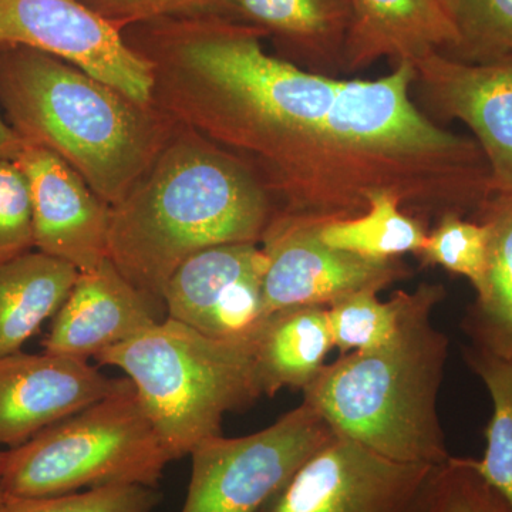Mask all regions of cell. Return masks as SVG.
I'll use <instances>...</instances> for the list:
<instances>
[{
	"instance_id": "obj_1",
	"label": "cell",
	"mask_w": 512,
	"mask_h": 512,
	"mask_svg": "<svg viewBox=\"0 0 512 512\" xmlns=\"http://www.w3.org/2000/svg\"><path fill=\"white\" fill-rule=\"evenodd\" d=\"M153 70V104L242 161L275 214H329L352 185L348 80L266 52L264 32L224 16L123 30Z\"/></svg>"
},
{
	"instance_id": "obj_16",
	"label": "cell",
	"mask_w": 512,
	"mask_h": 512,
	"mask_svg": "<svg viewBox=\"0 0 512 512\" xmlns=\"http://www.w3.org/2000/svg\"><path fill=\"white\" fill-rule=\"evenodd\" d=\"M350 26L342 73H356L382 59L416 62L447 53L460 42L456 19L439 0H349Z\"/></svg>"
},
{
	"instance_id": "obj_17",
	"label": "cell",
	"mask_w": 512,
	"mask_h": 512,
	"mask_svg": "<svg viewBox=\"0 0 512 512\" xmlns=\"http://www.w3.org/2000/svg\"><path fill=\"white\" fill-rule=\"evenodd\" d=\"M222 16L274 37L285 59L302 69L330 77L342 73L349 0H229Z\"/></svg>"
},
{
	"instance_id": "obj_29",
	"label": "cell",
	"mask_w": 512,
	"mask_h": 512,
	"mask_svg": "<svg viewBox=\"0 0 512 512\" xmlns=\"http://www.w3.org/2000/svg\"><path fill=\"white\" fill-rule=\"evenodd\" d=\"M123 32L138 23L188 16L224 15L229 0H80Z\"/></svg>"
},
{
	"instance_id": "obj_4",
	"label": "cell",
	"mask_w": 512,
	"mask_h": 512,
	"mask_svg": "<svg viewBox=\"0 0 512 512\" xmlns=\"http://www.w3.org/2000/svg\"><path fill=\"white\" fill-rule=\"evenodd\" d=\"M399 326L386 345L325 365L303 402L339 437L400 463L439 467L448 454L437 400L448 338L431 315L446 291L421 284L400 291Z\"/></svg>"
},
{
	"instance_id": "obj_31",
	"label": "cell",
	"mask_w": 512,
	"mask_h": 512,
	"mask_svg": "<svg viewBox=\"0 0 512 512\" xmlns=\"http://www.w3.org/2000/svg\"><path fill=\"white\" fill-rule=\"evenodd\" d=\"M439 2L441 3V6H443V8L446 9L454 19H456L457 9L458 6H460L461 0H439Z\"/></svg>"
},
{
	"instance_id": "obj_26",
	"label": "cell",
	"mask_w": 512,
	"mask_h": 512,
	"mask_svg": "<svg viewBox=\"0 0 512 512\" xmlns=\"http://www.w3.org/2000/svg\"><path fill=\"white\" fill-rule=\"evenodd\" d=\"M157 487L109 485L52 497H8L0 512H153L161 503Z\"/></svg>"
},
{
	"instance_id": "obj_21",
	"label": "cell",
	"mask_w": 512,
	"mask_h": 512,
	"mask_svg": "<svg viewBox=\"0 0 512 512\" xmlns=\"http://www.w3.org/2000/svg\"><path fill=\"white\" fill-rule=\"evenodd\" d=\"M318 232L330 248L373 261H390L417 254L429 231L423 221L404 211L393 195L379 194L370 200L365 214L320 222Z\"/></svg>"
},
{
	"instance_id": "obj_24",
	"label": "cell",
	"mask_w": 512,
	"mask_h": 512,
	"mask_svg": "<svg viewBox=\"0 0 512 512\" xmlns=\"http://www.w3.org/2000/svg\"><path fill=\"white\" fill-rule=\"evenodd\" d=\"M490 232L484 222L446 214L427 232L417 256L424 265L441 266L451 274L464 276L476 289H483L488 265Z\"/></svg>"
},
{
	"instance_id": "obj_9",
	"label": "cell",
	"mask_w": 512,
	"mask_h": 512,
	"mask_svg": "<svg viewBox=\"0 0 512 512\" xmlns=\"http://www.w3.org/2000/svg\"><path fill=\"white\" fill-rule=\"evenodd\" d=\"M0 46L59 57L140 104H153L151 64L80 0H0Z\"/></svg>"
},
{
	"instance_id": "obj_22",
	"label": "cell",
	"mask_w": 512,
	"mask_h": 512,
	"mask_svg": "<svg viewBox=\"0 0 512 512\" xmlns=\"http://www.w3.org/2000/svg\"><path fill=\"white\" fill-rule=\"evenodd\" d=\"M464 356L468 366L483 380L493 402V416L485 430L484 457L471 458V463L512 512V359L491 355L474 346L464 350Z\"/></svg>"
},
{
	"instance_id": "obj_20",
	"label": "cell",
	"mask_w": 512,
	"mask_h": 512,
	"mask_svg": "<svg viewBox=\"0 0 512 512\" xmlns=\"http://www.w3.org/2000/svg\"><path fill=\"white\" fill-rule=\"evenodd\" d=\"M474 220L490 232L487 275L466 318L474 348L512 359V192L495 194Z\"/></svg>"
},
{
	"instance_id": "obj_3",
	"label": "cell",
	"mask_w": 512,
	"mask_h": 512,
	"mask_svg": "<svg viewBox=\"0 0 512 512\" xmlns=\"http://www.w3.org/2000/svg\"><path fill=\"white\" fill-rule=\"evenodd\" d=\"M0 107L26 143L53 151L113 207L173 136L177 121L59 57L0 46Z\"/></svg>"
},
{
	"instance_id": "obj_14",
	"label": "cell",
	"mask_w": 512,
	"mask_h": 512,
	"mask_svg": "<svg viewBox=\"0 0 512 512\" xmlns=\"http://www.w3.org/2000/svg\"><path fill=\"white\" fill-rule=\"evenodd\" d=\"M128 383V377H107L89 362L45 350L0 357V446H22Z\"/></svg>"
},
{
	"instance_id": "obj_11",
	"label": "cell",
	"mask_w": 512,
	"mask_h": 512,
	"mask_svg": "<svg viewBox=\"0 0 512 512\" xmlns=\"http://www.w3.org/2000/svg\"><path fill=\"white\" fill-rule=\"evenodd\" d=\"M413 66L412 93L426 116L470 127L487 160L491 194L512 192V56L467 63L431 52Z\"/></svg>"
},
{
	"instance_id": "obj_2",
	"label": "cell",
	"mask_w": 512,
	"mask_h": 512,
	"mask_svg": "<svg viewBox=\"0 0 512 512\" xmlns=\"http://www.w3.org/2000/svg\"><path fill=\"white\" fill-rule=\"evenodd\" d=\"M275 211L247 165L178 123L156 160L110 207L107 258L164 302L178 266L202 249L261 244Z\"/></svg>"
},
{
	"instance_id": "obj_5",
	"label": "cell",
	"mask_w": 512,
	"mask_h": 512,
	"mask_svg": "<svg viewBox=\"0 0 512 512\" xmlns=\"http://www.w3.org/2000/svg\"><path fill=\"white\" fill-rule=\"evenodd\" d=\"M94 359L117 367L131 380L174 460L220 436L225 414L262 396L254 338H210L168 316Z\"/></svg>"
},
{
	"instance_id": "obj_10",
	"label": "cell",
	"mask_w": 512,
	"mask_h": 512,
	"mask_svg": "<svg viewBox=\"0 0 512 512\" xmlns=\"http://www.w3.org/2000/svg\"><path fill=\"white\" fill-rule=\"evenodd\" d=\"M318 221L272 218L262 237L268 258L262 281L266 316L295 306H328L362 289L384 288L410 271L399 259L373 261L323 244Z\"/></svg>"
},
{
	"instance_id": "obj_18",
	"label": "cell",
	"mask_w": 512,
	"mask_h": 512,
	"mask_svg": "<svg viewBox=\"0 0 512 512\" xmlns=\"http://www.w3.org/2000/svg\"><path fill=\"white\" fill-rule=\"evenodd\" d=\"M333 346L326 306H295L266 316L254 336L256 379L262 396L305 390L325 367Z\"/></svg>"
},
{
	"instance_id": "obj_30",
	"label": "cell",
	"mask_w": 512,
	"mask_h": 512,
	"mask_svg": "<svg viewBox=\"0 0 512 512\" xmlns=\"http://www.w3.org/2000/svg\"><path fill=\"white\" fill-rule=\"evenodd\" d=\"M23 147L25 140L13 130L5 116L0 114V158L16 160Z\"/></svg>"
},
{
	"instance_id": "obj_12",
	"label": "cell",
	"mask_w": 512,
	"mask_h": 512,
	"mask_svg": "<svg viewBox=\"0 0 512 512\" xmlns=\"http://www.w3.org/2000/svg\"><path fill=\"white\" fill-rule=\"evenodd\" d=\"M266 268L268 258L259 244L202 249L168 281L163 296L167 316L210 338H254L266 319Z\"/></svg>"
},
{
	"instance_id": "obj_15",
	"label": "cell",
	"mask_w": 512,
	"mask_h": 512,
	"mask_svg": "<svg viewBox=\"0 0 512 512\" xmlns=\"http://www.w3.org/2000/svg\"><path fill=\"white\" fill-rule=\"evenodd\" d=\"M167 318L165 305L124 278L109 258L79 272L42 342L47 353L89 362Z\"/></svg>"
},
{
	"instance_id": "obj_28",
	"label": "cell",
	"mask_w": 512,
	"mask_h": 512,
	"mask_svg": "<svg viewBox=\"0 0 512 512\" xmlns=\"http://www.w3.org/2000/svg\"><path fill=\"white\" fill-rule=\"evenodd\" d=\"M33 249L28 180L15 160L0 158V264Z\"/></svg>"
},
{
	"instance_id": "obj_32",
	"label": "cell",
	"mask_w": 512,
	"mask_h": 512,
	"mask_svg": "<svg viewBox=\"0 0 512 512\" xmlns=\"http://www.w3.org/2000/svg\"><path fill=\"white\" fill-rule=\"evenodd\" d=\"M2 458H3V451H0V470H2ZM3 500H5V494H3L2 484H0V504H2Z\"/></svg>"
},
{
	"instance_id": "obj_27",
	"label": "cell",
	"mask_w": 512,
	"mask_h": 512,
	"mask_svg": "<svg viewBox=\"0 0 512 512\" xmlns=\"http://www.w3.org/2000/svg\"><path fill=\"white\" fill-rule=\"evenodd\" d=\"M419 512H511L477 473L471 458L450 457L437 467Z\"/></svg>"
},
{
	"instance_id": "obj_25",
	"label": "cell",
	"mask_w": 512,
	"mask_h": 512,
	"mask_svg": "<svg viewBox=\"0 0 512 512\" xmlns=\"http://www.w3.org/2000/svg\"><path fill=\"white\" fill-rule=\"evenodd\" d=\"M456 23L460 42L444 55L467 63L512 56V0H461Z\"/></svg>"
},
{
	"instance_id": "obj_6",
	"label": "cell",
	"mask_w": 512,
	"mask_h": 512,
	"mask_svg": "<svg viewBox=\"0 0 512 512\" xmlns=\"http://www.w3.org/2000/svg\"><path fill=\"white\" fill-rule=\"evenodd\" d=\"M174 461L133 383L3 451L0 484L8 497H52L84 488L157 487Z\"/></svg>"
},
{
	"instance_id": "obj_19",
	"label": "cell",
	"mask_w": 512,
	"mask_h": 512,
	"mask_svg": "<svg viewBox=\"0 0 512 512\" xmlns=\"http://www.w3.org/2000/svg\"><path fill=\"white\" fill-rule=\"evenodd\" d=\"M77 275L73 265L36 249L0 264V357L22 352L59 311Z\"/></svg>"
},
{
	"instance_id": "obj_23",
	"label": "cell",
	"mask_w": 512,
	"mask_h": 512,
	"mask_svg": "<svg viewBox=\"0 0 512 512\" xmlns=\"http://www.w3.org/2000/svg\"><path fill=\"white\" fill-rule=\"evenodd\" d=\"M379 292L362 289L328 306L333 346L342 355L380 348L396 335L402 296L399 291L389 302H382Z\"/></svg>"
},
{
	"instance_id": "obj_8",
	"label": "cell",
	"mask_w": 512,
	"mask_h": 512,
	"mask_svg": "<svg viewBox=\"0 0 512 512\" xmlns=\"http://www.w3.org/2000/svg\"><path fill=\"white\" fill-rule=\"evenodd\" d=\"M436 470L335 434L258 512H419Z\"/></svg>"
},
{
	"instance_id": "obj_13",
	"label": "cell",
	"mask_w": 512,
	"mask_h": 512,
	"mask_svg": "<svg viewBox=\"0 0 512 512\" xmlns=\"http://www.w3.org/2000/svg\"><path fill=\"white\" fill-rule=\"evenodd\" d=\"M28 180L36 251L79 272L107 259L110 207L53 151L26 143L16 157Z\"/></svg>"
},
{
	"instance_id": "obj_7",
	"label": "cell",
	"mask_w": 512,
	"mask_h": 512,
	"mask_svg": "<svg viewBox=\"0 0 512 512\" xmlns=\"http://www.w3.org/2000/svg\"><path fill=\"white\" fill-rule=\"evenodd\" d=\"M333 436L326 421L302 403L249 436L201 441L190 454L181 512H258Z\"/></svg>"
}]
</instances>
